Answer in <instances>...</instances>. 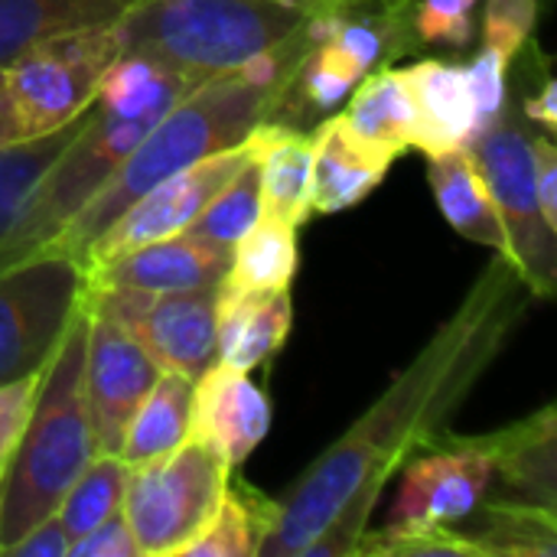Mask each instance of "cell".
Masks as SVG:
<instances>
[{
  "label": "cell",
  "mask_w": 557,
  "mask_h": 557,
  "mask_svg": "<svg viewBox=\"0 0 557 557\" xmlns=\"http://www.w3.org/2000/svg\"><path fill=\"white\" fill-rule=\"evenodd\" d=\"M532 297L516 261L496 251L411 366L274 503V522L255 557L352 555L385 483L444 431L506 349Z\"/></svg>",
  "instance_id": "obj_1"
},
{
  "label": "cell",
  "mask_w": 557,
  "mask_h": 557,
  "mask_svg": "<svg viewBox=\"0 0 557 557\" xmlns=\"http://www.w3.org/2000/svg\"><path fill=\"white\" fill-rule=\"evenodd\" d=\"M290 85L294 82L255 88L242 82L235 69L206 78L140 137V144L69 219V225L52 238L46 251H62L75 261L150 186L163 183L166 176L180 173L183 166L202 157L242 144L258 121L271 117L287 101Z\"/></svg>",
  "instance_id": "obj_2"
},
{
  "label": "cell",
  "mask_w": 557,
  "mask_h": 557,
  "mask_svg": "<svg viewBox=\"0 0 557 557\" xmlns=\"http://www.w3.org/2000/svg\"><path fill=\"white\" fill-rule=\"evenodd\" d=\"M85 294L39 372L33 408L0 457V555L52 516L95 454L85 408Z\"/></svg>",
  "instance_id": "obj_3"
},
{
  "label": "cell",
  "mask_w": 557,
  "mask_h": 557,
  "mask_svg": "<svg viewBox=\"0 0 557 557\" xmlns=\"http://www.w3.org/2000/svg\"><path fill=\"white\" fill-rule=\"evenodd\" d=\"M310 13L294 0H134L111 29L117 52L212 78L287 39Z\"/></svg>",
  "instance_id": "obj_4"
},
{
  "label": "cell",
  "mask_w": 557,
  "mask_h": 557,
  "mask_svg": "<svg viewBox=\"0 0 557 557\" xmlns=\"http://www.w3.org/2000/svg\"><path fill=\"white\" fill-rule=\"evenodd\" d=\"M163 114L166 111H144L121 117L95 101L85 127L29 189L10 235L0 245V271L46 251L52 238L69 225V219L98 193V186L121 166V160Z\"/></svg>",
  "instance_id": "obj_5"
},
{
  "label": "cell",
  "mask_w": 557,
  "mask_h": 557,
  "mask_svg": "<svg viewBox=\"0 0 557 557\" xmlns=\"http://www.w3.org/2000/svg\"><path fill=\"white\" fill-rule=\"evenodd\" d=\"M232 467L206 441L186 437L170 454L131 467L121 516L140 557H183L215 516Z\"/></svg>",
  "instance_id": "obj_6"
},
{
  "label": "cell",
  "mask_w": 557,
  "mask_h": 557,
  "mask_svg": "<svg viewBox=\"0 0 557 557\" xmlns=\"http://www.w3.org/2000/svg\"><path fill=\"white\" fill-rule=\"evenodd\" d=\"M117 55L111 23L62 33L26 49L3 69V91L20 140L49 134L95 101L98 78Z\"/></svg>",
  "instance_id": "obj_7"
},
{
  "label": "cell",
  "mask_w": 557,
  "mask_h": 557,
  "mask_svg": "<svg viewBox=\"0 0 557 557\" xmlns=\"http://www.w3.org/2000/svg\"><path fill=\"white\" fill-rule=\"evenodd\" d=\"M470 153L486 180L490 199L509 238V258L516 261L522 281L535 297H555L557 232L542 219L535 202L532 150L525 127L512 121L506 108L503 117L470 144Z\"/></svg>",
  "instance_id": "obj_8"
},
{
  "label": "cell",
  "mask_w": 557,
  "mask_h": 557,
  "mask_svg": "<svg viewBox=\"0 0 557 557\" xmlns=\"http://www.w3.org/2000/svg\"><path fill=\"white\" fill-rule=\"evenodd\" d=\"M82 300V271L42 251L0 271V382L42 372Z\"/></svg>",
  "instance_id": "obj_9"
},
{
  "label": "cell",
  "mask_w": 557,
  "mask_h": 557,
  "mask_svg": "<svg viewBox=\"0 0 557 557\" xmlns=\"http://www.w3.org/2000/svg\"><path fill=\"white\" fill-rule=\"evenodd\" d=\"M248 163L245 144H235L228 150H219L212 157H202L180 173L166 176L163 183L150 186L140 199H134L78 258L82 277L101 271L104 264L131 255L134 248H144L150 242L180 235L189 228V222L202 212V206Z\"/></svg>",
  "instance_id": "obj_10"
},
{
  "label": "cell",
  "mask_w": 557,
  "mask_h": 557,
  "mask_svg": "<svg viewBox=\"0 0 557 557\" xmlns=\"http://www.w3.org/2000/svg\"><path fill=\"white\" fill-rule=\"evenodd\" d=\"M85 294L140 343V349L157 362L160 372H176L196 382L212 362H219L215 287L176 294L85 287Z\"/></svg>",
  "instance_id": "obj_11"
},
{
  "label": "cell",
  "mask_w": 557,
  "mask_h": 557,
  "mask_svg": "<svg viewBox=\"0 0 557 557\" xmlns=\"http://www.w3.org/2000/svg\"><path fill=\"white\" fill-rule=\"evenodd\" d=\"M493 486V460L476 437L437 434L418 460L405 463L388 525L467 522Z\"/></svg>",
  "instance_id": "obj_12"
},
{
  "label": "cell",
  "mask_w": 557,
  "mask_h": 557,
  "mask_svg": "<svg viewBox=\"0 0 557 557\" xmlns=\"http://www.w3.org/2000/svg\"><path fill=\"white\" fill-rule=\"evenodd\" d=\"M85 294V287H82ZM88 346H85V408L98 454H117L131 414L157 382V362L140 343L88 294Z\"/></svg>",
  "instance_id": "obj_13"
},
{
  "label": "cell",
  "mask_w": 557,
  "mask_h": 557,
  "mask_svg": "<svg viewBox=\"0 0 557 557\" xmlns=\"http://www.w3.org/2000/svg\"><path fill=\"white\" fill-rule=\"evenodd\" d=\"M271 431V405L264 392L225 362H212L193 382L189 434L212 444L228 467H242Z\"/></svg>",
  "instance_id": "obj_14"
},
{
  "label": "cell",
  "mask_w": 557,
  "mask_h": 557,
  "mask_svg": "<svg viewBox=\"0 0 557 557\" xmlns=\"http://www.w3.org/2000/svg\"><path fill=\"white\" fill-rule=\"evenodd\" d=\"M232 248H219L189 232L150 242L131 255L104 264L101 271L82 277V287H127L147 294H176V290H212L228 271Z\"/></svg>",
  "instance_id": "obj_15"
},
{
  "label": "cell",
  "mask_w": 557,
  "mask_h": 557,
  "mask_svg": "<svg viewBox=\"0 0 557 557\" xmlns=\"http://www.w3.org/2000/svg\"><path fill=\"white\" fill-rule=\"evenodd\" d=\"M245 150L258 170L261 215L300 228L310 215L313 134H300L281 121H258L245 134Z\"/></svg>",
  "instance_id": "obj_16"
},
{
  "label": "cell",
  "mask_w": 557,
  "mask_h": 557,
  "mask_svg": "<svg viewBox=\"0 0 557 557\" xmlns=\"http://www.w3.org/2000/svg\"><path fill=\"white\" fill-rule=\"evenodd\" d=\"M408 95L414 101V147L428 157L470 147L476 140V108L470 95L467 65H450L444 59H421L408 69H398Z\"/></svg>",
  "instance_id": "obj_17"
},
{
  "label": "cell",
  "mask_w": 557,
  "mask_h": 557,
  "mask_svg": "<svg viewBox=\"0 0 557 557\" xmlns=\"http://www.w3.org/2000/svg\"><path fill=\"white\" fill-rule=\"evenodd\" d=\"M349 144L375 163L392 166L408 147H414V101L398 69L366 72L352 85V98L336 114Z\"/></svg>",
  "instance_id": "obj_18"
},
{
  "label": "cell",
  "mask_w": 557,
  "mask_h": 557,
  "mask_svg": "<svg viewBox=\"0 0 557 557\" xmlns=\"http://www.w3.org/2000/svg\"><path fill=\"white\" fill-rule=\"evenodd\" d=\"M290 290H228L215 287V349L219 362L251 372L271 359L290 333Z\"/></svg>",
  "instance_id": "obj_19"
},
{
  "label": "cell",
  "mask_w": 557,
  "mask_h": 557,
  "mask_svg": "<svg viewBox=\"0 0 557 557\" xmlns=\"http://www.w3.org/2000/svg\"><path fill=\"white\" fill-rule=\"evenodd\" d=\"M493 460V476L519 496L542 509L557 506V418L555 405L529 414L525 421L503 428L490 437H476Z\"/></svg>",
  "instance_id": "obj_20"
},
{
  "label": "cell",
  "mask_w": 557,
  "mask_h": 557,
  "mask_svg": "<svg viewBox=\"0 0 557 557\" xmlns=\"http://www.w3.org/2000/svg\"><path fill=\"white\" fill-rule=\"evenodd\" d=\"M428 180H431V189H434L437 206H441L444 219L450 222V228H457L463 238H470L476 245L509 255L506 228L499 222V212L490 199L486 180H483L470 147L431 157Z\"/></svg>",
  "instance_id": "obj_21"
},
{
  "label": "cell",
  "mask_w": 557,
  "mask_h": 557,
  "mask_svg": "<svg viewBox=\"0 0 557 557\" xmlns=\"http://www.w3.org/2000/svg\"><path fill=\"white\" fill-rule=\"evenodd\" d=\"M134 0H0V72L42 39L108 26Z\"/></svg>",
  "instance_id": "obj_22"
},
{
  "label": "cell",
  "mask_w": 557,
  "mask_h": 557,
  "mask_svg": "<svg viewBox=\"0 0 557 557\" xmlns=\"http://www.w3.org/2000/svg\"><path fill=\"white\" fill-rule=\"evenodd\" d=\"M388 173L385 163L359 153L343 134L336 114L313 131V166H310V212H343L362 202Z\"/></svg>",
  "instance_id": "obj_23"
},
{
  "label": "cell",
  "mask_w": 557,
  "mask_h": 557,
  "mask_svg": "<svg viewBox=\"0 0 557 557\" xmlns=\"http://www.w3.org/2000/svg\"><path fill=\"white\" fill-rule=\"evenodd\" d=\"M193 424V379L160 372L137 411L127 421L117 457L127 467H140L180 447Z\"/></svg>",
  "instance_id": "obj_24"
},
{
  "label": "cell",
  "mask_w": 557,
  "mask_h": 557,
  "mask_svg": "<svg viewBox=\"0 0 557 557\" xmlns=\"http://www.w3.org/2000/svg\"><path fill=\"white\" fill-rule=\"evenodd\" d=\"M480 519L460 532L476 557H557V522L552 509L532 503H480Z\"/></svg>",
  "instance_id": "obj_25"
},
{
  "label": "cell",
  "mask_w": 557,
  "mask_h": 557,
  "mask_svg": "<svg viewBox=\"0 0 557 557\" xmlns=\"http://www.w3.org/2000/svg\"><path fill=\"white\" fill-rule=\"evenodd\" d=\"M297 228L261 215L235 245L222 287L228 290H290L297 274Z\"/></svg>",
  "instance_id": "obj_26"
},
{
  "label": "cell",
  "mask_w": 557,
  "mask_h": 557,
  "mask_svg": "<svg viewBox=\"0 0 557 557\" xmlns=\"http://www.w3.org/2000/svg\"><path fill=\"white\" fill-rule=\"evenodd\" d=\"M274 522V503L258 490L228 476V490L202 529V535L183 552V557H255Z\"/></svg>",
  "instance_id": "obj_27"
},
{
  "label": "cell",
  "mask_w": 557,
  "mask_h": 557,
  "mask_svg": "<svg viewBox=\"0 0 557 557\" xmlns=\"http://www.w3.org/2000/svg\"><path fill=\"white\" fill-rule=\"evenodd\" d=\"M91 104L85 111H78L72 121H65L62 127L49 131V134L13 140V144L0 147V245L10 235V228H13L29 189L36 186V180L52 166V160L69 147V140L91 117Z\"/></svg>",
  "instance_id": "obj_28"
},
{
  "label": "cell",
  "mask_w": 557,
  "mask_h": 557,
  "mask_svg": "<svg viewBox=\"0 0 557 557\" xmlns=\"http://www.w3.org/2000/svg\"><path fill=\"white\" fill-rule=\"evenodd\" d=\"M131 467L117 454H91L85 470L75 476V483L65 490L55 516L62 519V529L69 535V545L91 529H98L104 519L121 512L124 486H127Z\"/></svg>",
  "instance_id": "obj_29"
},
{
  "label": "cell",
  "mask_w": 557,
  "mask_h": 557,
  "mask_svg": "<svg viewBox=\"0 0 557 557\" xmlns=\"http://www.w3.org/2000/svg\"><path fill=\"white\" fill-rule=\"evenodd\" d=\"M258 219H261L258 170L248 157V163L202 206V212L189 222L186 232L219 248H232Z\"/></svg>",
  "instance_id": "obj_30"
},
{
  "label": "cell",
  "mask_w": 557,
  "mask_h": 557,
  "mask_svg": "<svg viewBox=\"0 0 557 557\" xmlns=\"http://www.w3.org/2000/svg\"><path fill=\"white\" fill-rule=\"evenodd\" d=\"M352 555L366 557H476L473 545L450 525H388L366 532Z\"/></svg>",
  "instance_id": "obj_31"
},
{
  "label": "cell",
  "mask_w": 557,
  "mask_h": 557,
  "mask_svg": "<svg viewBox=\"0 0 557 557\" xmlns=\"http://www.w3.org/2000/svg\"><path fill=\"white\" fill-rule=\"evenodd\" d=\"M509 55H503L493 46H483L480 55L467 65V78H470V95H473V108H476V131L483 134L490 124H496L503 117V111L509 108V85H506V69H509ZM476 134V137H480Z\"/></svg>",
  "instance_id": "obj_32"
},
{
  "label": "cell",
  "mask_w": 557,
  "mask_h": 557,
  "mask_svg": "<svg viewBox=\"0 0 557 557\" xmlns=\"http://www.w3.org/2000/svg\"><path fill=\"white\" fill-rule=\"evenodd\" d=\"M480 0H421L414 13V29L424 42L467 46L473 36L470 10Z\"/></svg>",
  "instance_id": "obj_33"
},
{
  "label": "cell",
  "mask_w": 557,
  "mask_h": 557,
  "mask_svg": "<svg viewBox=\"0 0 557 557\" xmlns=\"http://www.w3.org/2000/svg\"><path fill=\"white\" fill-rule=\"evenodd\" d=\"M532 183H535V202L542 219L557 232V147L552 134H532Z\"/></svg>",
  "instance_id": "obj_34"
},
{
  "label": "cell",
  "mask_w": 557,
  "mask_h": 557,
  "mask_svg": "<svg viewBox=\"0 0 557 557\" xmlns=\"http://www.w3.org/2000/svg\"><path fill=\"white\" fill-rule=\"evenodd\" d=\"M65 557H140L137 555V542L127 529V519L117 512L111 519H104L98 529H91L88 535L75 539L69 545Z\"/></svg>",
  "instance_id": "obj_35"
},
{
  "label": "cell",
  "mask_w": 557,
  "mask_h": 557,
  "mask_svg": "<svg viewBox=\"0 0 557 557\" xmlns=\"http://www.w3.org/2000/svg\"><path fill=\"white\" fill-rule=\"evenodd\" d=\"M39 385V372L0 382V457L7 454V447L13 444V437L20 434L29 408H33V395Z\"/></svg>",
  "instance_id": "obj_36"
},
{
  "label": "cell",
  "mask_w": 557,
  "mask_h": 557,
  "mask_svg": "<svg viewBox=\"0 0 557 557\" xmlns=\"http://www.w3.org/2000/svg\"><path fill=\"white\" fill-rule=\"evenodd\" d=\"M10 557H65L69 555V535L62 529V519L52 512L42 522H36L20 542L7 548Z\"/></svg>",
  "instance_id": "obj_37"
},
{
  "label": "cell",
  "mask_w": 557,
  "mask_h": 557,
  "mask_svg": "<svg viewBox=\"0 0 557 557\" xmlns=\"http://www.w3.org/2000/svg\"><path fill=\"white\" fill-rule=\"evenodd\" d=\"M535 20H539V0H486V16H483V23L512 26V29L532 36Z\"/></svg>",
  "instance_id": "obj_38"
},
{
  "label": "cell",
  "mask_w": 557,
  "mask_h": 557,
  "mask_svg": "<svg viewBox=\"0 0 557 557\" xmlns=\"http://www.w3.org/2000/svg\"><path fill=\"white\" fill-rule=\"evenodd\" d=\"M525 117L529 121H539L548 134L557 131V82L555 78H545L539 95L525 101Z\"/></svg>",
  "instance_id": "obj_39"
},
{
  "label": "cell",
  "mask_w": 557,
  "mask_h": 557,
  "mask_svg": "<svg viewBox=\"0 0 557 557\" xmlns=\"http://www.w3.org/2000/svg\"><path fill=\"white\" fill-rule=\"evenodd\" d=\"M20 140L16 134V121H13V111H10V101H7V91H3V78H0V147Z\"/></svg>",
  "instance_id": "obj_40"
},
{
  "label": "cell",
  "mask_w": 557,
  "mask_h": 557,
  "mask_svg": "<svg viewBox=\"0 0 557 557\" xmlns=\"http://www.w3.org/2000/svg\"><path fill=\"white\" fill-rule=\"evenodd\" d=\"M294 3H304V7H310L317 13V10H349V7H362L366 0H294Z\"/></svg>",
  "instance_id": "obj_41"
},
{
  "label": "cell",
  "mask_w": 557,
  "mask_h": 557,
  "mask_svg": "<svg viewBox=\"0 0 557 557\" xmlns=\"http://www.w3.org/2000/svg\"><path fill=\"white\" fill-rule=\"evenodd\" d=\"M366 3H382V7H395V10H405L408 0H366Z\"/></svg>",
  "instance_id": "obj_42"
},
{
  "label": "cell",
  "mask_w": 557,
  "mask_h": 557,
  "mask_svg": "<svg viewBox=\"0 0 557 557\" xmlns=\"http://www.w3.org/2000/svg\"><path fill=\"white\" fill-rule=\"evenodd\" d=\"M0 78H3V72H0Z\"/></svg>",
  "instance_id": "obj_43"
}]
</instances>
